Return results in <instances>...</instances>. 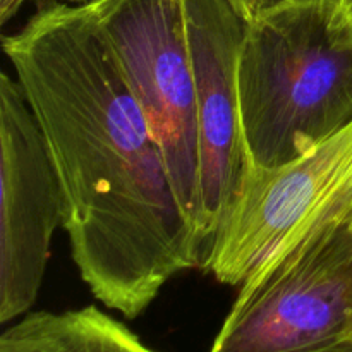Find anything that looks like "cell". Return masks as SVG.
Wrapping results in <instances>:
<instances>
[{"instance_id":"cell-4","label":"cell","mask_w":352,"mask_h":352,"mask_svg":"<svg viewBox=\"0 0 352 352\" xmlns=\"http://www.w3.org/2000/svg\"><path fill=\"white\" fill-rule=\"evenodd\" d=\"M88 7L164 151L179 201L203 248L198 107L186 0H95Z\"/></svg>"},{"instance_id":"cell-7","label":"cell","mask_w":352,"mask_h":352,"mask_svg":"<svg viewBox=\"0 0 352 352\" xmlns=\"http://www.w3.org/2000/svg\"><path fill=\"white\" fill-rule=\"evenodd\" d=\"M186 21L196 82L201 244L206 258L248 168L237 88L246 19L232 0H186Z\"/></svg>"},{"instance_id":"cell-8","label":"cell","mask_w":352,"mask_h":352,"mask_svg":"<svg viewBox=\"0 0 352 352\" xmlns=\"http://www.w3.org/2000/svg\"><path fill=\"white\" fill-rule=\"evenodd\" d=\"M62 352H157L96 306L55 313Z\"/></svg>"},{"instance_id":"cell-2","label":"cell","mask_w":352,"mask_h":352,"mask_svg":"<svg viewBox=\"0 0 352 352\" xmlns=\"http://www.w3.org/2000/svg\"><path fill=\"white\" fill-rule=\"evenodd\" d=\"M248 170L298 160L352 124V12L298 0L246 21L237 64Z\"/></svg>"},{"instance_id":"cell-11","label":"cell","mask_w":352,"mask_h":352,"mask_svg":"<svg viewBox=\"0 0 352 352\" xmlns=\"http://www.w3.org/2000/svg\"><path fill=\"white\" fill-rule=\"evenodd\" d=\"M344 2H346V6L349 7V9H351V12H352V0H344Z\"/></svg>"},{"instance_id":"cell-6","label":"cell","mask_w":352,"mask_h":352,"mask_svg":"<svg viewBox=\"0 0 352 352\" xmlns=\"http://www.w3.org/2000/svg\"><path fill=\"white\" fill-rule=\"evenodd\" d=\"M352 191V124L274 170H248L236 203L203 267L241 285L298 227Z\"/></svg>"},{"instance_id":"cell-10","label":"cell","mask_w":352,"mask_h":352,"mask_svg":"<svg viewBox=\"0 0 352 352\" xmlns=\"http://www.w3.org/2000/svg\"><path fill=\"white\" fill-rule=\"evenodd\" d=\"M28 2H62L71 3V6H88V3L95 2V0H0V21H2V24H6L7 21L12 19V17L19 12L21 7Z\"/></svg>"},{"instance_id":"cell-9","label":"cell","mask_w":352,"mask_h":352,"mask_svg":"<svg viewBox=\"0 0 352 352\" xmlns=\"http://www.w3.org/2000/svg\"><path fill=\"white\" fill-rule=\"evenodd\" d=\"M234 6L237 7L243 17L246 21L254 19V17L261 16L263 12L275 9V7L285 6V3L298 2V0H232Z\"/></svg>"},{"instance_id":"cell-5","label":"cell","mask_w":352,"mask_h":352,"mask_svg":"<svg viewBox=\"0 0 352 352\" xmlns=\"http://www.w3.org/2000/svg\"><path fill=\"white\" fill-rule=\"evenodd\" d=\"M0 322L28 315L62 226V191L19 81L0 78Z\"/></svg>"},{"instance_id":"cell-1","label":"cell","mask_w":352,"mask_h":352,"mask_svg":"<svg viewBox=\"0 0 352 352\" xmlns=\"http://www.w3.org/2000/svg\"><path fill=\"white\" fill-rule=\"evenodd\" d=\"M3 52L57 172L79 275L138 318L205 258L143 109L88 6L43 3Z\"/></svg>"},{"instance_id":"cell-3","label":"cell","mask_w":352,"mask_h":352,"mask_svg":"<svg viewBox=\"0 0 352 352\" xmlns=\"http://www.w3.org/2000/svg\"><path fill=\"white\" fill-rule=\"evenodd\" d=\"M210 352H352V191L254 268Z\"/></svg>"}]
</instances>
